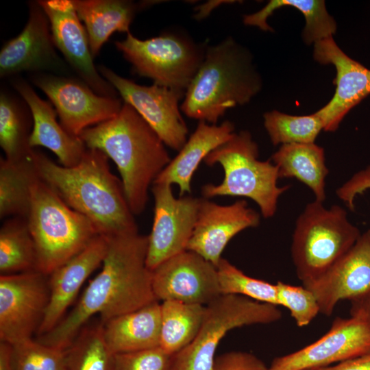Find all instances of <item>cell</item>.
Here are the masks:
<instances>
[{
    "label": "cell",
    "mask_w": 370,
    "mask_h": 370,
    "mask_svg": "<svg viewBox=\"0 0 370 370\" xmlns=\"http://www.w3.org/2000/svg\"><path fill=\"white\" fill-rule=\"evenodd\" d=\"M108 250L101 271L89 282L79 301L38 342L66 349L95 314L101 323L156 300L151 271L147 265L148 236L137 232L107 237Z\"/></svg>",
    "instance_id": "6da1fadb"
},
{
    "label": "cell",
    "mask_w": 370,
    "mask_h": 370,
    "mask_svg": "<svg viewBox=\"0 0 370 370\" xmlns=\"http://www.w3.org/2000/svg\"><path fill=\"white\" fill-rule=\"evenodd\" d=\"M108 246V238L99 234L82 251L49 275L50 298L37 334L51 331L64 317L81 287L102 264Z\"/></svg>",
    "instance_id": "44dd1931"
},
{
    "label": "cell",
    "mask_w": 370,
    "mask_h": 370,
    "mask_svg": "<svg viewBox=\"0 0 370 370\" xmlns=\"http://www.w3.org/2000/svg\"><path fill=\"white\" fill-rule=\"evenodd\" d=\"M204 162L210 166L219 164L224 171L220 184L202 186L204 198L247 197L256 203L265 219L275 215L280 197L289 188V186H278V168L271 160H258V145L248 131L234 133Z\"/></svg>",
    "instance_id": "8992f818"
},
{
    "label": "cell",
    "mask_w": 370,
    "mask_h": 370,
    "mask_svg": "<svg viewBox=\"0 0 370 370\" xmlns=\"http://www.w3.org/2000/svg\"><path fill=\"white\" fill-rule=\"evenodd\" d=\"M161 306L160 347L174 356L196 336L201 325L206 306L164 301Z\"/></svg>",
    "instance_id": "f1b7e54d"
},
{
    "label": "cell",
    "mask_w": 370,
    "mask_h": 370,
    "mask_svg": "<svg viewBox=\"0 0 370 370\" xmlns=\"http://www.w3.org/2000/svg\"><path fill=\"white\" fill-rule=\"evenodd\" d=\"M33 152V150H32ZM30 155L16 160L0 158V218H27L32 188L39 177Z\"/></svg>",
    "instance_id": "4316f807"
},
{
    "label": "cell",
    "mask_w": 370,
    "mask_h": 370,
    "mask_svg": "<svg viewBox=\"0 0 370 370\" xmlns=\"http://www.w3.org/2000/svg\"><path fill=\"white\" fill-rule=\"evenodd\" d=\"M287 6L296 8L304 16L306 25L302 35L307 44L332 37L335 34V21L328 14L325 1L319 0H271L257 12L244 15L243 23L264 32H272L267 22L268 17L277 9Z\"/></svg>",
    "instance_id": "83f0119b"
},
{
    "label": "cell",
    "mask_w": 370,
    "mask_h": 370,
    "mask_svg": "<svg viewBox=\"0 0 370 370\" xmlns=\"http://www.w3.org/2000/svg\"><path fill=\"white\" fill-rule=\"evenodd\" d=\"M30 79L47 96L63 127L75 136L114 118L123 104L119 97L98 95L79 78L37 73Z\"/></svg>",
    "instance_id": "30bf717a"
},
{
    "label": "cell",
    "mask_w": 370,
    "mask_h": 370,
    "mask_svg": "<svg viewBox=\"0 0 370 370\" xmlns=\"http://www.w3.org/2000/svg\"><path fill=\"white\" fill-rule=\"evenodd\" d=\"M153 225L148 236L147 265L152 271L167 259L186 250L198 217L201 198H176L171 185L154 182Z\"/></svg>",
    "instance_id": "4fadbf2b"
},
{
    "label": "cell",
    "mask_w": 370,
    "mask_h": 370,
    "mask_svg": "<svg viewBox=\"0 0 370 370\" xmlns=\"http://www.w3.org/2000/svg\"><path fill=\"white\" fill-rule=\"evenodd\" d=\"M260 87L249 53L227 37L206 47L180 110L190 119L217 124L228 109L248 103Z\"/></svg>",
    "instance_id": "277c9868"
},
{
    "label": "cell",
    "mask_w": 370,
    "mask_h": 370,
    "mask_svg": "<svg viewBox=\"0 0 370 370\" xmlns=\"http://www.w3.org/2000/svg\"><path fill=\"white\" fill-rule=\"evenodd\" d=\"M221 295H236L278 306L275 284L249 277L221 258L216 266Z\"/></svg>",
    "instance_id": "836d02e7"
},
{
    "label": "cell",
    "mask_w": 370,
    "mask_h": 370,
    "mask_svg": "<svg viewBox=\"0 0 370 370\" xmlns=\"http://www.w3.org/2000/svg\"><path fill=\"white\" fill-rule=\"evenodd\" d=\"M50 298L49 275L30 271L0 276V341L14 345L32 338Z\"/></svg>",
    "instance_id": "8fae6325"
},
{
    "label": "cell",
    "mask_w": 370,
    "mask_h": 370,
    "mask_svg": "<svg viewBox=\"0 0 370 370\" xmlns=\"http://www.w3.org/2000/svg\"><path fill=\"white\" fill-rule=\"evenodd\" d=\"M39 177L72 209L88 218L106 237L138 232L122 182L102 151L87 148L81 160L66 167L33 149Z\"/></svg>",
    "instance_id": "7a4b0ae2"
},
{
    "label": "cell",
    "mask_w": 370,
    "mask_h": 370,
    "mask_svg": "<svg viewBox=\"0 0 370 370\" xmlns=\"http://www.w3.org/2000/svg\"><path fill=\"white\" fill-rule=\"evenodd\" d=\"M260 222V214L243 199L220 205L201 198L186 250L197 253L217 266L230 240L245 229L257 227Z\"/></svg>",
    "instance_id": "ac0fdd59"
},
{
    "label": "cell",
    "mask_w": 370,
    "mask_h": 370,
    "mask_svg": "<svg viewBox=\"0 0 370 370\" xmlns=\"http://www.w3.org/2000/svg\"><path fill=\"white\" fill-rule=\"evenodd\" d=\"M350 314L370 324V293L351 301Z\"/></svg>",
    "instance_id": "60d3db41"
},
{
    "label": "cell",
    "mask_w": 370,
    "mask_h": 370,
    "mask_svg": "<svg viewBox=\"0 0 370 370\" xmlns=\"http://www.w3.org/2000/svg\"><path fill=\"white\" fill-rule=\"evenodd\" d=\"M99 73L116 90L124 103L132 106L164 144L179 151L187 140L188 128L179 102L185 92L156 84L143 86L123 77L103 65Z\"/></svg>",
    "instance_id": "7c38bea8"
},
{
    "label": "cell",
    "mask_w": 370,
    "mask_h": 370,
    "mask_svg": "<svg viewBox=\"0 0 370 370\" xmlns=\"http://www.w3.org/2000/svg\"><path fill=\"white\" fill-rule=\"evenodd\" d=\"M35 244L27 219L13 217L0 229V273L13 274L36 270Z\"/></svg>",
    "instance_id": "4dcf8cb0"
},
{
    "label": "cell",
    "mask_w": 370,
    "mask_h": 370,
    "mask_svg": "<svg viewBox=\"0 0 370 370\" xmlns=\"http://www.w3.org/2000/svg\"><path fill=\"white\" fill-rule=\"evenodd\" d=\"M268 367L255 355L232 351L215 358L212 370H267Z\"/></svg>",
    "instance_id": "74e56055"
},
{
    "label": "cell",
    "mask_w": 370,
    "mask_h": 370,
    "mask_svg": "<svg viewBox=\"0 0 370 370\" xmlns=\"http://www.w3.org/2000/svg\"><path fill=\"white\" fill-rule=\"evenodd\" d=\"M33 123L30 110L25 101L11 92H0V146L5 158L16 160L31 154L29 138Z\"/></svg>",
    "instance_id": "f546056e"
},
{
    "label": "cell",
    "mask_w": 370,
    "mask_h": 370,
    "mask_svg": "<svg viewBox=\"0 0 370 370\" xmlns=\"http://www.w3.org/2000/svg\"><path fill=\"white\" fill-rule=\"evenodd\" d=\"M314 58L336 70L335 93L315 113L323 123V130L334 132L348 112L370 94V70L345 54L332 37L314 43Z\"/></svg>",
    "instance_id": "d6986e66"
},
{
    "label": "cell",
    "mask_w": 370,
    "mask_h": 370,
    "mask_svg": "<svg viewBox=\"0 0 370 370\" xmlns=\"http://www.w3.org/2000/svg\"><path fill=\"white\" fill-rule=\"evenodd\" d=\"M79 138L86 148L102 151L114 162L132 213H142L149 188L171 160L156 132L123 102L116 116L86 128Z\"/></svg>",
    "instance_id": "3957f363"
},
{
    "label": "cell",
    "mask_w": 370,
    "mask_h": 370,
    "mask_svg": "<svg viewBox=\"0 0 370 370\" xmlns=\"http://www.w3.org/2000/svg\"><path fill=\"white\" fill-rule=\"evenodd\" d=\"M282 318L278 306L236 295H221L206 306L204 317L195 338L175 354L171 370H212L215 352L231 330L269 324Z\"/></svg>",
    "instance_id": "9c48e42d"
},
{
    "label": "cell",
    "mask_w": 370,
    "mask_h": 370,
    "mask_svg": "<svg viewBox=\"0 0 370 370\" xmlns=\"http://www.w3.org/2000/svg\"><path fill=\"white\" fill-rule=\"evenodd\" d=\"M26 219L35 244L36 270L47 275L99 234L88 218L70 208L40 177L32 186Z\"/></svg>",
    "instance_id": "5b68a950"
},
{
    "label": "cell",
    "mask_w": 370,
    "mask_h": 370,
    "mask_svg": "<svg viewBox=\"0 0 370 370\" xmlns=\"http://www.w3.org/2000/svg\"><path fill=\"white\" fill-rule=\"evenodd\" d=\"M156 300L206 306L221 295L217 267L197 253L185 250L151 271Z\"/></svg>",
    "instance_id": "2e32d148"
},
{
    "label": "cell",
    "mask_w": 370,
    "mask_h": 370,
    "mask_svg": "<svg viewBox=\"0 0 370 370\" xmlns=\"http://www.w3.org/2000/svg\"><path fill=\"white\" fill-rule=\"evenodd\" d=\"M370 189V165L354 173L336 190V195L348 208L354 210L356 197Z\"/></svg>",
    "instance_id": "f35d334b"
},
{
    "label": "cell",
    "mask_w": 370,
    "mask_h": 370,
    "mask_svg": "<svg viewBox=\"0 0 370 370\" xmlns=\"http://www.w3.org/2000/svg\"><path fill=\"white\" fill-rule=\"evenodd\" d=\"M12 345L8 343H0V370H14L12 361Z\"/></svg>",
    "instance_id": "7bdbcfd3"
},
{
    "label": "cell",
    "mask_w": 370,
    "mask_h": 370,
    "mask_svg": "<svg viewBox=\"0 0 370 370\" xmlns=\"http://www.w3.org/2000/svg\"><path fill=\"white\" fill-rule=\"evenodd\" d=\"M47 15L53 42L78 78L99 95L118 97L119 93L94 64L89 40L71 0H39Z\"/></svg>",
    "instance_id": "e0dca14e"
},
{
    "label": "cell",
    "mask_w": 370,
    "mask_h": 370,
    "mask_svg": "<svg viewBox=\"0 0 370 370\" xmlns=\"http://www.w3.org/2000/svg\"><path fill=\"white\" fill-rule=\"evenodd\" d=\"M316 370H370V354Z\"/></svg>",
    "instance_id": "ab89813d"
},
{
    "label": "cell",
    "mask_w": 370,
    "mask_h": 370,
    "mask_svg": "<svg viewBox=\"0 0 370 370\" xmlns=\"http://www.w3.org/2000/svg\"><path fill=\"white\" fill-rule=\"evenodd\" d=\"M264 125L273 145L314 143L323 123L314 112L295 116L277 110L264 114Z\"/></svg>",
    "instance_id": "d6a6232c"
},
{
    "label": "cell",
    "mask_w": 370,
    "mask_h": 370,
    "mask_svg": "<svg viewBox=\"0 0 370 370\" xmlns=\"http://www.w3.org/2000/svg\"><path fill=\"white\" fill-rule=\"evenodd\" d=\"M369 354L370 324L356 317H336L323 336L297 351L275 358L267 370L319 369Z\"/></svg>",
    "instance_id": "9a60e30c"
},
{
    "label": "cell",
    "mask_w": 370,
    "mask_h": 370,
    "mask_svg": "<svg viewBox=\"0 0 370 370\" xmlns=\"http://www.w3.org/2000/svg\"><path fill=\"white\" fill-rule=\"evenodd\" d=\"M12 345L14 370H66V349L46 345L32 338Z\"/></svg>",
    "instance_id": "e575fe53"
},
{
    "label": "cell",
    "mask_w": 370,
    "mask_h": 370,
    "mask_svg": "<svg viewBox=\"0 0 370 370\" xmlns=\"http://www.w3.org/2000/svg\"><path fill=\"white\" fill-rule=\"evenodd\" d=\"M309 370H316V369H309Z\"/></svg>",
    "instance_id": "ee69618b"
},
{
    "label": "cell",
    "mask_w": 370,
    "mask_h": 370,
    "mask_svg": "<svg viewBox=\"0 0 370 370\" xmlns=\"http://www.w3.org/2000/svg\"><path fill=\"white\" fill-rule=\"evenodd\" d=\"M304 286L314 295L320 313L328 317L341 300L370 293V230L321 277Z\"/></svg>",
    "instance_id": "ffe728a7"
},
{
    "label": "cell",
    "mask_w": 370,
    "mask_h": 370,
    "mask_svg": "<svg viewBox=\"0 0 370 370\" xmlns=\"http://www.w3.org/2000/svg\"><path fill=\"white\" fill-rule=\"evenodd\" d=\"M234 125L225 121L220 125L199 121L177 155L171 159L154 182L176 184L180 197L191 193L193 175L201 161L234 134ZM153 182V183H154Z\"/></svg>",
    "instance_id": "603a6c76"
},
{
    "label": "cell",
    "mask_w": 370,
    "mask_h": 370,
    "mask_svg": "<svg viewBox=\"0 0 370 370\" xmlns=\"http://www.w3.org/2000/svg\"><path fill=\"white\" fill-rule=\"evenodd\" d=\"M173 357L160 346L113 354L112 370H171Z\"/></svg>",
    "instance_id": "8d00e7d4"
},
{
    "label": "cell",
    "mask_w": 370,
    "mask_h": 370,
    "mask_svg": "<svg viewBox=\"0 0 370 370\" xmlns=\"http://www.w3.org/2000/svg\"><path fill=\"white\" fill-rule=\"evenodd\" d=\"M134 72L154 84L185 92L199 68L206 47L179 32H166L146 40L130 32L114 42Z\"/></svg>",
    "instance_id": "ba28073f"
},
{
    "label": "cell",
    "mask_w": 370,
    "mask_h": 370,
    "mask_svg": "<svg viewBox=\"0 0 370 370\" xmlns=\"http://www.w3.org/2000/svg\"><path fill=\"white\" fill-rule=\"evenodd\" d=\"M234 1L212 0L208 1L204 3L200 4L195 8L196 13L194 18L196 20H203L210 14V13L217 8L223 4L234 3Z\"/></svg>",
    "instance_id": "b9f144b4"
},
{
    "label": "cell",
    "mask_w": 370,
    "mask_h": 370,
    "mask_svg": "<svg viewBox=\"0 0 370 370\" xmlns=\"http://www.w3.org/2000/svg\"><path fill=\"white\" fill-rule=\"evenodd\" d=\"M76 12L84 23L93 58L115 32H130L138 12L148 3L128 0H71Z\"/></svg>",
    "instance_id": "d4e9b609"
},
{
    "label": "cell",
    "mask_w": 370,
    "mask_h": 370,
    "mask_svg": "<svg viewBox=\"0 0 370 370\" xmlns=\"http://www.w3.org/2000/svg\"><path fill=\"white\" fill-rule=\"evenodd\" d=\"M271 160L278 168L279 179H297L312 191L316 201L323 203L329 171L322 147L314 143L282 145Z\"/></svg>",
    "instance_id": "484cf974"
},
{
    "label": "cell",
    "mask_w": 370,
    "mask_h": 370,
    "mask_svg": "<svg viewBox=\"0 0 370 370\" xmlns=\"http://www.w3.org/2000/svg\"><path fill=\"white\" fill-rule=\"evenodd\" d=\"M278 304L286 308L298 327L308 325L320 312L313 293L304 286H294L278 281L276 284Z\"/></svg>",
    "instance_id": "d590c367"
},
{
    "label": "cell",
    "mask_w": 370,
    "mask_h": 370,
    "mask_svg": "<svg viewBox=\"0 0 370 370\" xmlns=\"http://www.w3.org/2000/svg\"><path fill=\"white\" fill-rule=\"evenodd\" d=\"M160 328L158 301L103 323L104 340L113 354L159 347Z\"/></svg>",
    "instance_id": "cb8c5ba5"
},
{
    "label": "cell",
    "mask_w": 370,
    "mask_h": 370,
    "mask_svg": "<svg viewBox=\"0 0 370 370\" xmlns=\"http://www.w3.org/2000/svg\"><path fill=\"white\" fill-rule=\"evenodd\" d=\"M12 85L28 106L32 116L29 138L32 149L43 147L52 151L59 164L66 167L77 164L86 147L77 136L69 134L57 121V112L50 101L40 97L32 86L22 78H14Z\"/></svg>",
    "instance_id": "7402d4cb"
},
{
    "label": "cell",
    "mask_w": 370,
    "mask_h": 370,
    "mask_svg": "<svg viewBox=\"0 0 370 370\" xmlns=\"http://www.w3.org/2000/svg\"><path fill=\"white\" fill-rule=\"evenodd\" d=\"M66 352V370H112L113 354L106 343L99 319L89 321Z\"/></svg>",
    "instance_id": "1f68e13d"
},
{
    "label": "cell",
    "mask_w": 370,
    "mask_h": 370,
    "mask_svg": "<svg viewBox=\"0 0 370 370\" xmlns=\"http://www.w3.org/2000/svg\"><path fill=\"white\" fill-rule=\"evenodd\" d=\"M28 5L25 26L1 49L0 77H12L25 71L68 76V66L56 50L47 15L38 1H31Z\"/></svg>",
    "instance_id": "5bb4252c"
},
{
    "label": "cell",
    "mask_w": 370,
    "mask_h": 370,
    "mask_svg": "<svg viewBox=\"0 0 370 370\" xmlns=\"http://www.w3.org/2000/svg\"><path fill=\"white\" fill-rule=\"evenodd\" d=\"M361 234L338 205L326 208L314 200L297 219L291 256L303 286L321 277L356 243Z\"/></svg>",
    "instance_id": "52a82bcc"
}]
</instances>
